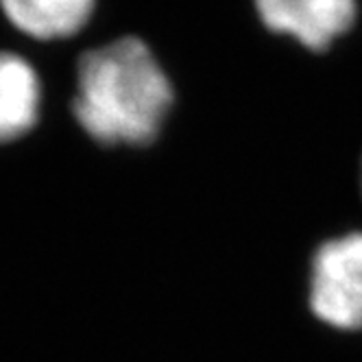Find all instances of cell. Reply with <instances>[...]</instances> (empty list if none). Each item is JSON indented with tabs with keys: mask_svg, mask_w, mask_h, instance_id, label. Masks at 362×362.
I'll list each match as a JSON object with an SVG mask.
<instances>
[{
	"mask_svg": "<svg viewBox=\"0 0 362 362\" xmlns=\"http://www.w3.org/2000/svg\"><path fill=\"white\" fill-rule=\"evenodd\" d=\"M273 33L291 35L308 50H327L356 22V0H253Z\"/></svg>",
	"mask_w": 362,
	"mask_h": 362,
	"instance_id": "cell-3",
	"label": "cell"
},
{
	"mask_svg": "<svg viewBox=\"0 0 362 362\" xmlns=\"http://www.w3.org/2000/svg\"><path fill=\"white\" fill-rule=\"evenodd\" d=\"M175 92L168 74L138 37H120L81 55L72 114L100 144H151L162 132Z\"/></svg>",
	"mask_w": 362,
	"mask_h": 362,
	"instance_id": "cell-1",
	"label": "cell"
},
{
	"mask_svg": "<svg viewBox=\"0 0 362 362\" xmlns=\"http://www.w3.org/2000/svg\"><path fill=\"white\" fill-rule=\"evenodd\" d=\"M310 305L327 325L362 329V234L329 240L317 251Z\"/></svg>",
	"mask_w": 362,
	"mask_h": 362,
	"instance_id": "cell-2",
	"label": "cell"
},
{
	"mask_svg": "<svg viewBox=\"0 0 362 362\" xmlns=\"http://www.w3.org/2000/svg\"><path fill=\"white\" fill-rule=\"evenodd\" d=\"M94 5L96 0H0L11 27L42 42L76 35L90 22Z\"/></svg>",
	"mask_w": 362,
	"mask_h": 362,
	"instance_id": "cell-5",
	"label": "cell"
},
{
	"mask_svg": "<svg viewBox=\"0 0 362 362\" xmlns=\"http://www.w3.org/2000/svg\"><path fill=\"white\" fill-rule=\"evenodd\" d=\"M40 103L42 86L33 66L16 53H0V144L31 132Z\"/></svg>",
	"mask_w": 362,
	"mask_h": 362,
	"instance_id": "cell-4",
	"label": "cell"
}]
</instances>
